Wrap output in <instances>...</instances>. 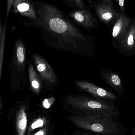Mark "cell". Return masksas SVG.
I'll return each instance as SVG.
<instances>
[{"label": "cell", "mask_w": 135, "mask_h": 135, "mask_svg": "<svg viewBox=\"0 0 135 135\" xmlns=\"http://www.w3.org/2000/svg\"><path fill=\"white\" fill-rule=\"evenodd\" d=\"M132 21V20L125 13H121L114 21L112 31L113 40L119 42L128 30Z\"/></svg>", "instance_id": "obj_10"}, {"label": "cell", "mask_w": 135, "mask_h": 135, "mask_svg": "<svg viewBox=\"0 0 135 135\" xmlns=\"http://www.w3.org/2000/svg\"><path fill=\"white\" fill-rule=\"evenodd\" d=\"M117 2L119 6L121 13H125V10L124 8V0H117Z\"/></svg>", "instance_id": "obj_20"}, {"label": "cell", "mask_w": 135, "mask_h": 135, "mask_svg": "<svg viewBox=\"0 0 135 135\" xmlns=\"http://www.w3.org/2000/svg\"><path fill=\"white\" fill-rule=\"evenodd\" d=\"M48 130V126H45V127L42 128L37 132L32 135H47Z\"/></svg>", "instance_id": "obj_18"}, {"label": "cell", "mask_w": 135, "mask_h": 135, "mask_svg": "<svg viewBox=\"0 0 135 135\" xmlns=\"http://www.w3.org/2000/svg\"><path fill=\"white\" fill-rule=\"evenodd\" d=\"M47 123V120L45 117H39L35 120L28 129L27 134L31 135L35 129L39 128H43L45 126Z\"/></svg>", "instance_id": "obj_16"}, {"label": "cell", "mask_w": 135, "mask_h": 135, "mask_svg": "<svg viewBox=\"0 0 135 135\" xmlns=\"http://www.w3.org/2000/svg\"><path fill=\"white\" fill-rule=\"evenodd\" d=\"M12 59L9 64L11 71L10 87L13 91H18L22 83L25 82L27 54L25 46L20 38L16 40Z\"/></svg>", "instance_id": "obj_3"}, {"label": "cell", "mask_w": 135, "mask_h": 135, "mask_svg": "<svg viewBox=\"0 0 135 135\" xmlns=\"http://www.w3.org/2000/svg\"><path fill=\"white\" fill-rule=\"evenodd\" d=\"M134 1H135V0H134Z\"/></svg>", "instance_id": "obj_24"}, {"label": "cell", "mask_w": 135, "mask_h": 135, "mask_svg": "<svg viewBox=\"0 0 135 135\" xmlns=\"http://www.w3.org/2000/svg\"><path fill=\"white\" fill-rule=\"evenodd\" d=\"M26 105L22 103L19 106L16 114V130L17 135H25L27 124Z\"/></svg>", "instance_id": "obj_14"}, {"label": "cell", "mask_w": 135, "mask_h": 135, "mask_svg": "<svg viewBox=\"0 0 135 135\" xmlns=\"http://www.w3.org/2000/svg\"><path fill=\"white\" fill-rule=\"evenodd\" d=\"M99 73L103 81L118 94L121 96L126 94L122 80L119 75L111 70L102 68L100 69Z\"/></svg>", "instance_id": "obj_9"}, {"label": "cell", "mask_w": 135, "mask_h": 135, "mask_svg": "<svg viewBox=\"0 0 135 135\" xmlns=\"http://www.w3.org/2000/svg\"><path fill=\"white\" fill-rule=\"evenodd\" d=\"M54 97L44 99L43 102V105L45 108L48 109L52 106L54 102Z\"/></svg>", "instance_id": "obj_17"}, {"label": "cell", "mask_w": 135, "mask_h": 135, "mask_svg": "<svg viewBox=\"0 0 135 135\" xmlns=\"http://www.w3.org/2000/svg\"><path fill=\"white\" fill-rule=\"evenodd\" d=\"M2 107H3L2 101V100L1 97V100H0V111H1V113L2 110Z\"/></svg>", "instance_id": "obj_23"}, {"label": "cell", "mask_w": 135, "mask_h": 135, "mask_svg": "<svg viewBox=\"0 0 135 135\" xmlns=\"http://www.w3.org/2000/svg\"><path fill=\"white\" fill-rule=\"evenodd\" d=\"M101 1H103V2H105L112 4H114V2L113 0H101Z\"/></svg>", "instance_id": "obj_22"}, {"label": "cell", "mask_w": 135, "mask_h": 135, "mask_svg": "<svg viewBox=\"0 0 135 135\" xmlns=\"http://www.w3.org/2000/svg\"><path fill=\"white\" fill-rule=\"evenodd\" d=\"M74 83L79 89L90 94L94 98L111 101L118 100V97L115 94L92 83L82 80H75Z\"/></svg>", "instance_id": "obj_6"}, {"label": "cell", "mask_w": 135, "mask_h": 135, "mask_svg": "<svg viewBox=\"0 0 135 135\" xmlns=\"http://www.w3.org/2000/svg\"><path fill=\"white\" fill-rule=\"evenodd\" d=\"M35 23L42 31L41 39L47 45L60 51L80 55L89 40L55 6L43 3L36 12Z\"/></svg>", "instance_id": "obj_1"}, {"label": "cell", "mask_w": 135, "mask_h": 135, "mask_svg": "<svg viewBox=\"0 0 135 135\" xmlns=\"http://www.w3.org/2000/svg\"><path fill=\"white\" fill-rule=\"evenodd\" d=\"M14 1V0H7V5H6V20H7V17L8 16Z\"/></svg>", "instance_id": "obj_19"}, {"label": "cell", "mask_w": 135, "mask_h": 135, "mask_svg": "<svg viewBox=\"0 0 135 135\" xmlns=\"http://www.w3.org/2000/svg\"><path fill=\"white\" fill-rule=\"evenodd\" d=\"M124 51L130 52L135 50V20H132L128 30L118 43Z\"/></svg>", "instance_id": "obj_12"}, {"label": "cell", "mask_w": 135, "mask_h": 135, "mask_svg": "<svg viewBox=\"0 0 135 135\" xmlns=\"http://www.w3.org/2000/svg\"><path fill=\"white\" fill-rule=\"evenodd\" d=\"M28 75L31 89L36 94H40L43 89V81L31 62L29 64Z\"/></svg>", "instance_id": "obj_13"}, {"label": "cell", "mask_w": 135, "mask_h": 135, "mask_svg": "<svg viewBox=\"0 0 135 135\" xmlns=\"http://www.w3.org/2000/svg\"><path fill=\"white\" fill-rule=\"evenodd\" d=\"M64 104L67 108L79 110L86 115L98 119L113 118L119 111V108L112 101L82 95H67Z\"/></svg>", "instance_id": "obj_2"}, {"label": "cell", "mask_w": 135, "mask_h": 135, "mask_svg": "<svg viewBox=\"0 0 135 135\" xmlns=\"http://www.w3.org/2000/svg\"><path fill=\"white\" fill-rule=\"evenodd\" d=\"M95 10L99 19L106 24L114 22L121 13L115 9L113 4L105 2L97 4Z\"/></svg>", "instance_id": "obj_8"}, {"label": "cell", "mask_w": 135, "mask_h": 135, "mask_svg": "<svg viewBox=\"0 0 135 135\" xmlns=\"http://www.w3.org/2000/svg\"><path fill=\"white\" fill-rule=\"evenodd\" d=\"M67 119L79 128L100 134L115 135L120 132L117 124L112 118L98 119L80 115L70 116Z\"/></svg>", "instance_id": "obj_4"}, {"label": "cell", "mask_w": 135, "mask_h": 135, "mask_svg": "<svg viewBox=\"0 0 135 135\" xmlns=\"http://www.w3.org/2000/svg\"><path fill=\"white\" fill-rule=\"evenodd\" d=\"M33 62L36 71L47 88L57 85L58 79L54 71L43 57L36 54H32Z\"/></svg>", "instance_id": "obj_5"}, {"label": "cell", "mask_w": 135, "mask_h": 135, "mask_svg": "<svg viewBox=\"0 0 135 135\" xmlns=\"http://www.w3.org/2000/svg\"><path fill=\"white\" fill-rule=\"evenodd\" d=\"M69 15L77 24L85 29L92 30L96 26L95 19L90 12L86 9L73 10L70 13Z\"/></svg>", "instance_id": "obj_7"}, {"label": "cell", "mask_w": 135, "mask_h": 135, "mask_svg": "<svg viewBox=\"0 0 135 135\" xmlns=\"http://www.w3.org/2000/svg\"><path fill=\"white\" fill-rule=\"evenodd\" d=\"M12 6L13 12L21 16L35 21L38 19L36 11L29 0H14Z\"/></svg>", "instance_id": "obj_11"}, {"label": "cell", "mask_w": 135, "mask_h": 135, "mask_svg": "<svg viewBox=\"0 0 135 135\" xmlns=\"http://www.w3.org/2000/svg\"><path fill=\"white\" fill-rule=\"evenodd\" d=\"M6 20L4 25H0V77H1L2 65L4 59L5 40L6 34Z\"/></svg>", "instance_id": "obj_15"}, {"label": "cell", "mask_w": 135, "mask_h": 135, "mask_svg": "<svg viewBox=\"0 0 135 135\" xmlns=\"http://www.w3.org/2000/svg\"><path fill=\"white\" fill-rule=\"evenodd\" d=\"M74 1L79 9L85 8V6L82 0H74Z\"/></svg>", "instance_id": "obj_21"}]
</instances>
